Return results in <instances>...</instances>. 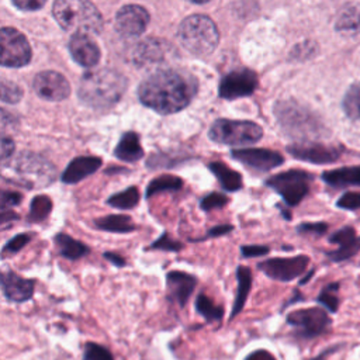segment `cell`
<instances>
[{"label":"cell","mask_w":360,"mask_h":360,"mask_svg":"<svg viewBox=\"0 0 360 360\" xmlns=\"http://www.w3.org/2000/svg\"><path fill=\"white\" fill-rule=\"evenodd\" d=\"M198 89L197 79L186 72L162 69L148 76L138 89L141 103L160 114L186 108Z\"/></svg>","instance_id":"obj_1"},{"label":"cell","mask_w":360,"mask_h":360,"mask_svg":"<svg viewBox=\"0 0 360 360\" xmlns=\"http://www.w3.org/2000/svg\"><path fill=\"white\" fill-rule=\"evenodd\" d=\"M127 79L115 69L101 68L86 72L79 83L77 97L96 110H107L120 101L127 89Z\"/></svg>","instance_id":"obj_2"},{"label":"cell","mask_w":360,"mask_h":360,"mask_svg":"<svg viewBox=\"0 0 360 360\" xmlns=\"http://www.w3.org/2000/svg\"><path fill=\"white\" fill-rule=\"evenodd\" d=\"M274 115L283 132L298 142L319 141L329 135L322 118L295 100L277 101L274 104Z\"/></svg>","instance_id":"obj_3"},{"label":"cell","mask_w":360,"mask_h":360,"mask_svg":"<svg viewBox=\"0 0 360 360\" xmlns=\"http://www.w3.org/2000/svg\"><path fill=\"white\" fill-rule=\"evenodd\" d=\"M52 14L65 31L73 34H98L103 30L101 14L87 0H56Z\"/></svg>","instance_id":"obj_4"},{"label":"cell","mask_w":360,"mask_h":360,"mask_svg":"<svg viewBox=\"0 0 360 360\" xmlns=\"http://www.w3.org/2000/svg\"><path fill=\"white\" fill-rule=\"evenodd\" d=\"M179 39L188 52L197 56H207L217 48L219 32L210 17L193 14L180 22Z\"/></svg>","instance_id":"obj_5"},{"label":"cell","mask_w":360,"mask_h":360,"mask_svg":"<svg viewBox=\"0 0 360 360\" xmlns=\"http://www.w3.org/2000/svg\"><path fill=\"white\" fill-rule=\"evenodd\" d=\"M208 135L217 143L242 146L260 141L263 136V129L253 121L221 118L212 122Z\"/></svg>","instance_id":"obj_6"},{"label":"cell","mask_w":360,"mask_h":360,"mask_svg":"<svg viewBox=\"0 0 360 360\" xmlns=\"http://www.w3.org/2000/svg\"><path fill=\"white\" fill-rule=\"evenodd\" d=\"M312 174L300 169H291L287 172L277 173L271 176L266 184L277 191L284 202L290 207L298 205L304 197L309 193V184Z\"/></svg>","instance_id":"obj_7"},{"label":"cell","mask_w":360,"mask_h":360,"mask_svg":"<svg viewBox=\"0 0 360 360\" xmlns=\"http://www.w3.org/2000/svg\"><path fill=\"white\" fill-rule=\"evenodd\" d=\"M15 172L27 187H44L53 181L56 169L45 158L24 152L15 162Z\"/></svg>","instance_id":"obj_8"},{"label":"cell","mask_w":360,"mask_h":360,"mask_svg":"<svg viewBox=\"0 0 360 360\" xmlns=\"http://www.w3.org/2000/svg\"><path fill=\"white\" fill-rule=\"evenodd\" d=\"M287 323L292 326L295 335L301 339H314L330 328V318L325 309L312 307L292 311L287 315Z\"/></svg>","instance_id":"obj_9"},{"label":"cell","mask_w":360,"mask_h":360,"mask_svg":"<svg viewBox=\"0 0 360 360\" xmlns=\"http://www.w3.org/2000/svg\"><path fill=\"white\" fill-rule=\"evenodd\" d=\"M1 38V66L22 68L31 60V46L24 34L11 27H3Z\"/></svg>","instance_id":"obj_10"},{"label":"cell","mask_w":360,"mask_h":360,"mask_svg":"<svg viewBox=\"0 0 360 360\" xmlns=\"http://www.w3.org/2000/svg\"><path fill=\"white\" fill-rule=\"evenodd\" d=\"M287 152L298 160H304L314 165L335 163L342 156V148L335 145H326L319 141L295 142L287 146Z\"/></svg>","instance_id":"obj_11"},{"label":"cell","mask_w":360,"mask_h":360,"mask_svg":"<svg viewBox=\"0 0 360 360\" xmlns=\"http://www.w3.org/2000/svg\"><path fill=\"white\" fill-rule=\"evenodd\" d=\"M309 264V257L298 255L292 257H273L263 260L257 267L270 278L278 281H291L305 273Z\"/></svg>","instance_id":"obj_12"},{"label":"cell","mask_w":360,"mask_h":360,"mask_svg":"<svg viewBox=\"0 0 360 360\" xmlns=\"http://www.w3.org/2000/svg\"><path fill=\"white\" fill-rule=\"evenodd\" d=\"M257 75L246 68L226 73L219 82V97L235 100L253 94L257 87Z\"/></svg>","instance_id":"obj_13"},{"label":"cell","mask_w":360,"mask_h":360,"mask_svg":"<svg viewBox=\"0 0 360 360\" xmlns=\"http://www.w3.org/2000/svg\"><path fill=\"white\" fill-rule=\"evenodd\" d=\"M32 87L41 98L48 101H62L70 93L66 77L55 70L39 72L32 80Z\"/></svg>","instance_id":"obj_14"},{"label":"cell","mask_w":360,"mask_h":360,"mask_svg":"<svg viewBox=\"0 0 360 360\" xmlns=\"http://www.w3.org/2000/svg\"><path fill=\"white\" fill-rule=\"evenodd\" d=\"M149 22V13L139 4H127L115 15V30L125 38L141 35Z\"/></svg>","instance_id":"obj_15"},{"label":"cell","mask_w":360,"mask_h":360,"mask_svg":"<svg viewBox=\"0 0 360 360\" xmlns=\"http://www.w3.org/2000/svg\"><path fill=\"white\" fill-rule=\"evenodd\" d=\"M232 158L240 162L242 165L257 170V172H269L284 163V158L270 149H257V148H246V149H235L231 152Z\"/></svg>","instance_id":"obj_16"},{"label":"cell","mask_w":360,"mask_h":360,"mask_svg":"<svg viewBox=\"0 0 360 360\" xmlns=\"http://www.w3.org/2000/svg\"><path fill=\"white\" fill-rule=\"evenodd\" d=\"M329 242L336 245L335 250L326 252V256L332 262H345L352 259L360 252V236L350 225L342 226L329 236Z\"/></svg>","instance_id":"obj_17"},{"label":"cell","mask_w":360,"mask_h":360,"mask_svg":"<svg viewBox=\"0 0 360 360\" xmlns=\"http://www.w3.org/2000/svg\"><path fill=\"white\" fill-rule=\"evenodd\" d=\"M172 46L160 38H146L141 41L132 53V60L138 66H149L162 63L167 55L170 56Z\"/></svg>","instance_id":"obj_18"},{"label":"cell","mask_w":360,"mask_h":360,"mask_svg":"<svg viewBox=\"0 0 360 360\" xmlns=\"http://www.w3.org/2000/svg\"><path fill=\"white\" fill-rule=\"evenodd\" d=\"M197 284V278L184 271H169L166 276L167 285V298L172 302H176L179 307H184L194 291Z\"/></svg>","instance_id":"obj_19"},{"label":"cell","mask_w":360,"mask_h":360,"mask_svg":"<svg viewBox=\"0 0 360 360\" xmlns=\"http://www.w3.org/2000/svg\"><path fill=\"white\" fill-rule=\"evenodd\" d=\"M69 52L75 62L84 68H93L98 63L100 49L87 34H73L69 39Z\"/></svg>","instance_id":"obj_20"},{"label":"cell","mask_w":360,"mask_h":360,"mask_svg":"<svg viewBox=\"0 0 360 360\" xmlns=\"http://www.w3.org/2000/svg\"><path fill=\"white\" fill-rule=\"evenodd\" d=\"M1 290L8 301L25 302L32 297L34 281L24 278L14 271H4L1 274Z\"/></svg>","instance_id":"obj_21"},{"label":"cell","mask_w":360,"mask_h":360,"mask_svg":"<svg viewBox=\"0 0 360 360\" xmlns=\"http://www.w3.org/2000/svg\"><path fill=\"white\" fill-rule=\"evenodd\" d=\"M101 166V159L97 156H77L62 173V181L68 184H75L84 177L93 174Z\"/></svg>","instance_id":"obj_22"},{"label":"cell","mask_w":360,"mask_h":360,"mask_svg":"<svg viewBox=\"0 0 360 360\" xmlns=\"http://www.w3.org/2000/svg\"><path fill=\"white\" fill-rule=\"evenodd\" d=\"M321 179L332 188L360 187V165L326 170L322 173Z\"/></svg>","instance_id":"obj_23"},{"label":"cell","mask_w":360,"mask_h":360,"mask_svg":"<svg viewBox=\"0 0 360 360\" xmlns=\"http://www.w3.org/2000/svg\"><path fill=\"white\" fill-rule=\"evenodd\" d=\"M115 158L124 162H136L143 156V149L139 142V135L136 132L122 134L120 142L114 149Z\"/></svg>","instance_id":"obj_24"},{"label":"cell","mask_w":360,"mask_h":360,"mask_svg":"<svg viewBox=\"0 0 360 360\" xmlns=\"http://www.w3.org/2000/svg\"><path fill=\"white\" fill-rule=\"evenodd\" d=\"M335 30L345 35H360V4L345 7L336 18Z\"/></svg>","instance_id":"obj_25"},{"label":"cell","mask_w":360,"mask_h":360,"mask_svg":"<svg viewBox=\"0 0 360 360\" xmlns=\"http://www.w3.org/2000/svg\"><path fill=\"white\" fill-rule=\"evenodd\" d=\"M236 278H238V291H236V297L233 301V307H232V312H231V319H233L243 308L246 298L249 295L250 287H252V273L249 267L245 266H239L236 270Z\"/></svg>","instance_id":"obj_26"},{"label":"cell","mask_w":360,"mask_h":360,"mask_svg":"<svg viewBox=\"0 0 360 360\" xmlns=\"http://www.w3.org/2000/svg\"><path fill=\"white\" fill-rule=\"evenodd\" d=\"M210 170L217 176L221 186L226 191H238L242 187V176L232 170L222 162H211L208 165Z\"/></svg>","instance_id":"obj_27"},{"label":"cell","mask_w":360,"mask_h":360,"mask_svg":"<svg viewBox=\"0 0 360 360\" xmlns=\"http://www.w3.org/2000/svg\"><path fill=\"white\" fill-rule=\"evenodd\" d=\"M53 240H55L59 255L66 259L76 260L89 253V248L84 243L73 239L72 236H69L66 233H58Z\"/></svg>","instance_id":"obj_28"},{"label":"cell","mask_w":360,"mask_h":360,"mask_svg":"<svg viewBox=\"0 0 360 360\" xmlns=\"http://www.w3.org/2000/svg\"><path fill=\"white\" fill-rule=\"evenodd\" d=\"M96 228L107 232H115V233H127L135 229V224L131 221L128 215H107L103 218H98L94 221Z\"/></svg>","instance_id":"obj_29"},{"label":"cell","mask_w":360,"mask_h":360,"mask_svg":"<svg viewBox=\"0 0 360 360\" xmlns=\"http://www.w3.org/2000/svg\"><path fill=\"white\" fill-rule=\"evenodd\" d=\"M342 110L352 121H360V80L353 82L342 98Z\"/></svg>","instance_id":"obj_30"},{"label":"cell","mask_w":360,"mask_h":360,"mask_svg":"<svg viewBox=\"0 0 360 360\" xmlns=\"http://www.w3.org/2000/svg\"><path fill=\"white\" fill-rule=\"evenodd\" d=\"M183 187V181L177 176L172 174H162L155 177L146 187V197L150 198L152 195L162 193V191H177Z\"/></svg>","instance_id":"obj_31"},{"label":"cell","mask_w":360,"mask_h":360,"mask_svg":"<svg viewBox=\"0 0 360 360\" xmlns=\"http://www.w3.org/2000/svg\"><path fill=\"white\" fill-rule=\"evenodd\" d=\"M195 309L197 312L207 321V322H214L219 321L224 316V309L222 307L217 305L210 297L205 294H200L195 300Z\"/></svg>","instance_id":"obj_32"},{"label":"cell","mask_w":360,"mask_h":360,"mask_svg":"<svg viewBox=\"0 0 360 360\" xmlns=\"http://www.w3.org/2000/svg\"><path fill=\"white\" fill-rule=\"evenodd\" d=\"M139 201V191L136 187H128L120 193L112 194L108 200L107 204L114 207V208H120V210H129L132 207H135Z\"/></svg>","instance_id":"obj_33"},{"label":"cell","mask_w":360,"mask_h":360,"mask_svg":"<svg viewBox=\"0 0 360 360\" xmlns=\"http://www.w3.org/2000/svg\"><path fill=\"white\" fill-rule=\"evenodd\" d=\"M339 283H330L325 285L316 298V301L329 312H336L339 308Z\"/></svg>","instance_id":"obj_34"},{"label":"cell","mask_w":360,"mask_h":360,"mask_svg":"<svg viewBox=\"0 0 360 360\" xmlns=\"http://www.w3.org/2000/svg\"><path fill=\"white\" fill-rule=\"evenodd\" d=\"M51 210H52L51 198L46 195H37L31 201L28 218L32 222H41L49 215Z\"/></svg>","instance_id":"obj_35"},{"label":"cell","mask_w":360,"mask_h":360,"mask_svg":"<svg viewBox=\"0 0 360 360\" xmlns=\"http://www.w3.org/2000/svg\"><path fill=\"white\" fill-rule=\"evenodd\" d=\"M83 360H114V356L105 346L89 342L84 347Z\"/></svg>","instance_id":"obj_36"},{"label":"cell","mask_w":360,"mask_h":360,"mask_svg":"<svg viewBox=\"0 0 360 360\" xmlns=\"http://www.w3.org/2000/svg\"><path fill=\"white\" fill-rule=\"evenodd\" d=\"M22 90L13 82L6 79L1 80V101L7 104H15L21 100Z\"/></svg>","instance_id":"obj_37"},{"label":"cell","mask_w":360,"mask_h":360,"mask_svg":"<svg viewBox=\"0 0 360 360\" xmlns=\"http://www.w3.org/2000/svg\"><path fill=\"white\" fill-rule=\"evenodd\" d=\"M336 207L340 208V210H347V211L360 210V193L359 191H346V193H343L338 198Z\"/></svg>","instance_id":"obj_38"},{"label":"cell","mask_w":360,"mask_h":360,"mask_svg":"<svg viewBox=\"0 0 360 360\" xmlns=\"http://www.w3.org/2000/svg\"><path fill=\"white\" fill-rule=\"evenodd\" d=\"M316 52H318V46L315 42L304 41L294 46V49L291 51V58H294L297 60H304V59L312 58Z\"/></svg>","instance_id":"obj_39"},{"label":"cell","mask_w":360,"mask_h":360,"mask_svg":"<svg viewBox=\"0 0 360 360\" xmlns=\"http://www.w3.org/2000/svg\"><path fill=\"white\" fill-rule=\"evenodd\" d=\"M228 202V197L222 193H210L207 194L202 200H201V208L204 211H211L215 208H221L224 205H226Z\"/></svg>","instance_id":"obj_40"},{"label":"cell","mask_w":360,"mask_h":360,"mask_svg":"<svg viewBox=\"0 0 360 360\" xmlns=\"http://www.w3.org/2000/svg\"><path fill=\"white\" fill-rule=\"evenodd\" d=\"M328 231V224L325 222H302L297 226V232L301 235L322 236Z\"/></svg>","instance_id":"obj_41"},{"label":"cell","mask_w":360,"mask_h":360,"mask_svg":"<svg viewBox=\"0 0 360 360\" xmlns=\"http://www.w3.org/2000/svg\"><path fill=\"white\" fill-rule=\"evenodd\" d=\"M30 240H31V235L30 233H18V235H15L13 239H10L4 245L3 255H6V253H15V252L21 250Z\"/></svg>","instance_id":"obj_42"},{"label":"cell","mask_w":360,"mask_h":360,"mask_svg":"<svg viewBox=\"0 0 360 360\" xmlns=\"http://www.w3.org/2000/svg\"><path fill=\"white\" fill-rule=\"evenodd\" d=\"M150 249H163V250H172L176 252L179 249H181V245L176 240H173L170 236H167L166 233H163L158 240H155L150 246Z\"/></svg>","instance_id":"obj_43"},{"label":"cell","mask_w":360,"mask_h":360,"mask_svg":"<svg viewBox=\"0 0 360 360\" xmlns=\"http://www.w3.org/2000/svg\"><path fill=\"white\" fill-rule=\"evenodd\" d=\"M11 3L14 7L24 11H35L45 4L44 0H13Z\"/></svg>","instance_id":"obj_44"},{"label":"cell","mask_w":360,"mask_h":360,"mask_svg":"<svg viewBox=\"0 0 360 360\" xmlns=\"http://www.w3.org/2000/svg\"><path fill=\"white\" fill-rule=\"evenodd\" d=\"M21 201V194L15 191H1V208L11 210L13 205H17Z\"/></svg>","instance_id":"obj_45"},{"label":"cell","mask_w":360,"mask_h":360,"mask_svg":"<svg viewBox=\"0 0 360 360\" xmlns=\"http://www.w3.org/2000/svg\"><path fill=\"white\" fill-rule=\"evenodd\" d=\"M240 252H242V256H245V257H256V256H264L266 253H269V248L257 246V245H248V246H242Z\"/></svg>","instance_id":"obj_46"},{"label":"cell","mask_w":360,"mask_h":360,"mask_svg":"<svg viewBox=\"0 0 360 360\" xmlns=\"http://www.w3.org/2000/svg\"><path fill=\"white\" fill-rule=\"evenodd\" d=\"M0 149H1V152H0L1 162H3V165H6V162L8 160V158H11V155L14 152V142H13V139L6 136V135H3Z\"/></svg>","instance_id":"obj_47"},{"label":"cell","mask_w":360,"mask_h":360,"mask_svg":"<svg viewBox=\"0 0 360 360\" xmlns=\"http://www.w3.org/2000/svg\"><path fill=\"white\" fill-rule=\"evenodd\" d=\"M245 360H276V357L270 352H267L264 349H259V350H255L250 354H248L245 357Z\"/></svg>","instance_id":"obj_48"},{"label":"cell","mask_w":360,"mask_h":360,"mask_svg":"<svg viewBox=\"0 0 360 360\" xmlns=\"http://www.w3.org/2000/svg\"><path fill=\"white\" fill-rule=\"evenodd\" d=\"M231 231H232V225H217V226H214L212 229L208 231L207 236H208V238L221 236V235H225V233H228V232H231Z\"/></svg>","instance_id":"obj_49"},{"label":"cell","mask_w":360,"mask_h":360,"mask_svg":"<svg viewBox=\"0 0 360 360\" xmlns=\"http://www.w3.org/2000/svg\"><path fill=\"white\" fill-rule=\"evenodd\" d=\"M15 218H17L15 212H13V211L8 210V208H1V214H0V224H1V225H6L8 221L15 219Z\"/></svg>","instance_id":"obj_50"},{"label":"cell","mask_w":360,"mask_h":360,"mask_svg":"<svg viewBox=\"0 0 360 360\" xmlns=\"http://www.w3.org/2000/svg\"><path fill=\"white\" fill-rule=\"evenodd\" d=\"M104 257H105L107 260H110L112 264H115L117 267H122V266H125V260H124L122 257L117 256L115 253H110V252H107V253H104Z\"/></svg>","instance_id":"obj_51"},{"label":"cell","mask_w":360,"mask_h":360,"mask_svg":"<svg viewBox=\"0 0 360 360\" xmlns=\"http://www.w3.org/2000/svg\"><path fill=\"white\" fill-rule=\"evenodd\" d=\"M340 346H335V347H329V349H326L325 352H322L321 354H318L316 357H312V359H309V360H328V357L330 356V353H335L338 349H339Z\"/></svg>","instance_id":"obj_52"}]
</instances>
